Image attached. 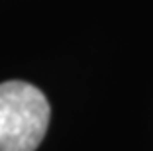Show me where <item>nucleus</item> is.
<instances>
[{"instance_id": "f257e3e1", "label": "nucleus", "mask_w": 153, "mask_h": 151, "mask_svg": "<svg viewBox=\"0 0 153 151\" xmlns=\"http://www.w3.org/2000/svg\"><path fill=\"white\" fill-rule=\"evenodd\" d=\"M51 108L37 86L0 83V151H36L49 126Z\"/></svg>"}]
</instances>
